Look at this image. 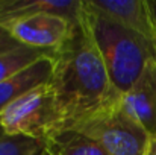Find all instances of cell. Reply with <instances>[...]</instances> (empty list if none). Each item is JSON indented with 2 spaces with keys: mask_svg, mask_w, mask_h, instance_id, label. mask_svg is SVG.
Masks as SVG:
<instances>
[{
  "mask_svg": "<svg viewBox=\"0 0 156 155\" xmlns=\"http://www.w3.org/2000/svg\"><path fill=\"white\" fill-rule=\"evenodd\" d=\"M49 84L65 120V129L77 128L118 94L108 76L90 29L82 18L73 24L65 43L53 52V72Z\"/></svg>",
  "mask_w": 156,
  "mask_h": 155,
  "instance_id": "cell-1",
  "label": "cell"
},
{
  "mask_svg": "<svg viewBox=\"0 0 156 155\" xmlns=\"http://www.w3.org/2000/svg\"><path fill=\"white\" fill-rule=\"evenodd\" d=\"M85 23L100 52L109 81L118 94L127 93L156 61V43L94 11L83 0Z\"/></svg>",
  "mask_w": 156,
  "mask_h": 155,
  "instance_id": "cell-2",
  "label": "cell"
},
{
  "mask_svg": "<svg viewBox=\"0 0 156 155\" xmlns=\"http://www.w3.org/2000/svg\"><path fill=\"white\" fill-rule=\"evenodd\" d=\"M0 126L5 135L41 142L65 129V120L53 87L49 82L43 84L8 105L0 114Z\"/></svg>",
  "mask_w": 156,
  "mask_h": 155,
  "instance_id": "cell-3",
  "label": "cell"
},
{
  "mask_svg": "<svg viewBox=\"0 0 156 155\" xmlns=\"http://www.w3.org/2000/svg\"><path fill=\"white\" fill-rule=\"evenodd\" d=\"M120 98L73 129L94 138L106 155H147L150 135L123 109Z\"/></svg>",
  "mask_w": 156,
  "mask_h": 155,
  "instance_id": "cell-4",
  "label": "cell"
},
{
  "mask_svg": "<svg viewBox=\"0 0 156 155\" xmlns=\"http://www.w3.org/2000/svg\"><path fill=\"white\" fill-rule=\"evenodd\" d=\"M73 24L74 23L65 17L43 12L15 20L3 29H6L8 34L23 46L56 50L68 38Z\"/></svg>",
  "mask_w": 156,
  "mask_h": 155,
  "instance_id": "cell-5",
  "label": "cell"
},
{
  "mask_svg": "<svg viewBox=\"0 0 156 155\" xmlns=\"http://www.w3.org/2000/svg\"><path fill=\"white\" fill-rule=\"evenodd\" d=\"M120 103L123 109L140 123L150 137L156 135V61L149 64L136 84L124 94Z\"/></svg>",
  "mask_w": 156,
  "mask_h": 155,
  "instance_id": "cell-6",
  "label": "cell"
},
{
  "mask_svg": "<svg viewBox=\"0 0 156 155\" xmlns=\"http://www.w3.org/2000/svg\"><path fill=\"white\" fill-rule=\"evenodd\" d=\"M94 11L156 43V31L149 0H87Z\"/></svg>",
  "mask_w": 156,
  "mask_h": 155,
  "instance_id": "cell-7",
  "label": "cell"
},
{
  "mask_svg": "<svg viewBox=\"0 0 156 155\" xmlns=\"http://www.w3.org/2000/svg\"><path fill=\"white\" fill-rule=\"evenodd\" d=\"M43 12L61 15L77 23L83 15V0H0V28Z\"/></svg>",
  "mask_w": 156,
  "mask_h": 155,
  "instance_id": "cell-8",
  "label": "cell"
},
{
  "mask_svg": "<svg viewBox=\"0 0 156 155\" xmlns=\"http://www.w3.org/2000/svg\"><path fill=\"white\" fill-rule=\"evenodd\" d=\"M53 72V53L47 55L18 73L6 78L0 82V114L14 101L26 94L27 91L47 84Z\"/></svg>",
  "mask_w": 156,
  "mask_h": 155,
  "instance_id": "cell-9",
  "label": "cell"
},
{
  "mask_svg": "<svg viewBox=\"0 0 156 155\" xmlns=\"http://www.w3.org/2000/svg\"><path fill=\"white\" fill-rule=\"evenodd\" d=\"M46 155H106L103 148L77 129H62L46 140Z\"/></svg>",
  "mask_w": 156,
  "mask_h": 155,
  "instance_id": "cell-10",
  "label": "cell"
},
{
  "mask_svg": "<svg viewBox=\"0 0 156 155\" xmlns=\"http://www.w3.org/2000/svg\"><path fill=\"white\" fill-rule=\"evenodd\" d=\"M55 50H43L34 49L27 46H20L12 50H6L0 53V82L6 78L18 73L20 70L29 67L30 64L37 62L38 59L52 55Z\"/></svg>",
  "mask_w": 156,
  "mask_h": 155,
  "instance_id": "cell-11",
  "label": "cell"
},
{
  "mask_svg": "<svg viewBox=\"0 0 156 155\" xmlns=\"http://www.w3.org/2000/svg\"><path fill=\"white\" fill-rule=\"evenodd\" d=\"M46 142L27 137L3 135L0 138V155H44Z\"/></svg>",
  "mask_w": 156,
  "mask_h": 155,
  "instance_id": "cell-12",
  "label": "cell"
},
{
  "mask_svg": "<svg viewBox=\"0 0 156 155\" xmlns=\"http://www.w3.org/2000/svg\"><path fill=\"white\" fill-rule=\"evenodd\" d=\"M20 46H23V44H20L17 40H14V38L8 34L6 29L0 28V53H2V52H6V50H12V49L20 47Z\"/></svg>",
  "mask_w": 156,
  "mask_h": 155,
  "instance_id": "cell-13",
  "label": "cell"
},
{
  "mask_svg": "<svg viewBox=\"0 0 156 155\" xmlns=\"http://www.w3.org/2000/svg\"><path fill=\"white\" fill-rule=\"evenodd\" d=\"M147 155H156V135L155 137H150V140H149Z\"/></svg>",
  "mask_w": 156,
  "mask_h": 155,
  "instance_id": "cell-14",
  "label": "cell"
},
{
  "mask_svg": "<svg viewBox=\"0 0 156 155\" xmlns=\"http://www.w3.org/2000/svg\"><path fill=\"white\" fill-rule=\"evenodd\" d=\"M149 6H150V12H152V18H153V24H155L156 31V0H149Z\"/></svg>",
  "mask_w": 156,
  "mask_h": 155,
  "instance_id": "cell-15",
  "label": "cell"
},
{
  "mask_svg": "<svg viewBox=\"0 0 156 155\" xmlns=\"http://www.w3.org/2000/svg\"><path fill=\"white\" fill-rule=\"evenodd\" d=\"M3 135H5V132H3V129H2V126H0V138H2Z\"/></svg>",
  "mask_w": 156,
  "mask_h": 155,
  "instance_id": "cell-16",
  "label": "cell"
},
{
  "mask_svg": "<svg viewBox=\"0 0 156 155\" xmlns=\"http://www.w3.org/2000/svg\"><path fill=\"white\" fill-rule=\"evenodd\" d=\"M44 154H46V152H44Z\"/></svg>",
  "mask_w": 156,
  "mask_h": 155,
  "instance_id": "cell-17",
  "label": "cell"
},
{
  "mask_svg": "<svg viewBox=\"0 0 156 155\" xmlns=\"http://www.w3.org/2000/svg\"><path fill=\"white\" fill-rule=\"evenodd\" d=\"M44 155H46V154H44Z\"/></svg>",
  "mask_w": 156,
  "mask_h": 155,
  "instance_id": "cell-18",
  "label": "cell"
}]
</instances>
